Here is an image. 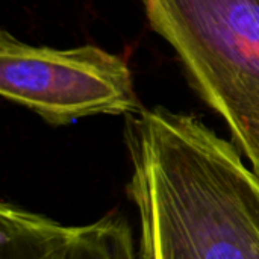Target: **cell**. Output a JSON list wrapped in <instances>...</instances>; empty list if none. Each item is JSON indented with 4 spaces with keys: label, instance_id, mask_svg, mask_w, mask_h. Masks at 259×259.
Here are the masks:
<instances>
[{
    "label": "cell",
    "instance_id": "obj_1",
    "mask_svg": "<svg viewBox=\"0 0 259 259\" xmlns=\"http://www.w3.org/2000/svg\"><path fill=\"white\" fill-rule=\"evenodd\" d=\"M140 259H259V176L190 114L126 115Z\"/></svg>",
    "mask_w": 259,
    "mask_h": 259
},
{
    "label": "cell",
    "instance_id": "obj_2",
    "mask_svg": "<svg viewBox=\"0 0 259 259\" xmlns=\"http://www.w3.org/2000/svg\"><path fill=\"white\" fill-rule=\"evenodd\" d=\"M199 96L259 176V0H143Z\"/></svg>",
    "mask_w": 259,
    "mask_h": 259
},
{
    "label": "cell",
    "instance_id": "obj_3",
    "mask_svg": "<svg viewBox=\"0 0 259 259\" xmlns=\"http://www.w3.org/2000/svg\"><path fill=\"white\" fill-rule=\"evenodd\" d=\"M0 96L52 124L141 109L124 58L90 44L32 46L6 30L0 35Z\"/></svg>",
    "mask_w": 259,
    "mask_h": 259
},
{
    "label": "cell",
    "instance_id": "obj_4",
    "mask_svg": "<svg viewBox=\"0 0 259 259\" xmlns=\"http://www.w3.org/2000/svg\"><path fill=\"white\" fill-rule=\"evenodd\" d=\"M0 259H137L126 222L106 217L64 226L44 215H21L0 229Z\"/></svg>",
    "mask_w": 259,
    "mask_h": 259
}]
</instances>
